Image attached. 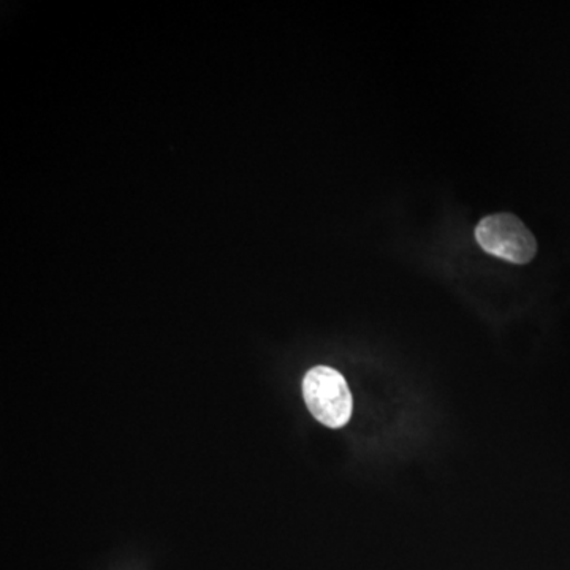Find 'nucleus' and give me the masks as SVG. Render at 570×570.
<instances>
[{
    "label": "nucleus",
    "instance_id": "f257e3e1",
    "mask_svg": "<svg viewBox=\"0 0 570 570\" xmlns=\"http://www.w3.org/2000/svg\"><path fill=\"white\" fill-rule=\"evenodd\" d=\"M303 396L313 417L328 428L346 426L354 401L343 374L328 366H316L303 379Z\"/></svg>",
    "mask_w": 570,
    "mask_h": 570
},
{
    "label": "nucleus",
    "instance_id": "f03ea898",
    "mask_svg": "<svg viewBox=\"0 0 570 570\" xmlns=\"http://www.w3.org/2000/svg\"><path fill=\"white\" fill-rule=\"evenodd\" d=\"M475 239L485 253L510 264H530L538 253V243L527 225L509 213L493 214L480 220Z\"/></svg>",
    "mask_w": 570,
    "mask_h": 570
}]
</instances>
